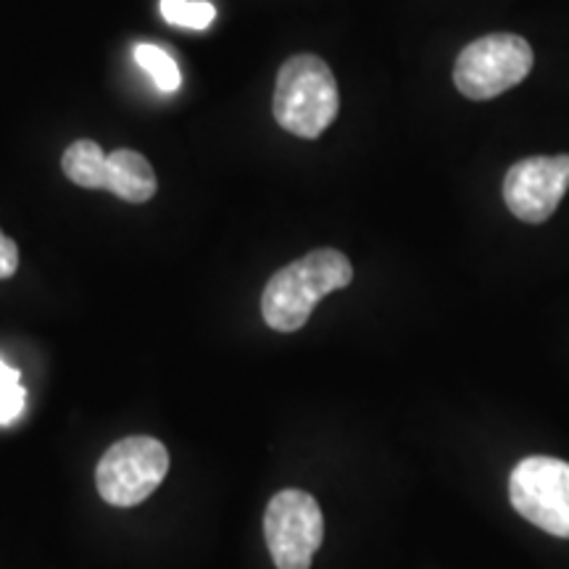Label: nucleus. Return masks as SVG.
<instances>
[{"label": "nucleus", "mask_w": 569, "mask_h": 569, "mask_svg": "<svg viewBox=\"0 0 569 569\" xmlns=\"http://www.w3.org/2000/svg\"><path fill=\"white\" fill-rule=\"evenodd\" d=\"M134 61H138L140 69H146L148 74H151V80L156 82V88H159L161 92L180 90V84H182L180 67H177V61L167 51H163V48L142 42V46L134 48Z\"/></svg>", "instance_id": "nucleus-10"}, {"label": "nucleus", "mask_w": 569, "mask_h": 569, "mask_svg": "<svg viewBox=\"0 0 569 569\" xmlns=\"http://www.w3.org/2000/svg\"><path fill=\"white\" fill-rule=\"evenodd\" d=\"M106 156L101 146L92 140H77L63 151L61 169L77 188L84 190H103V172H106Z\"/></svg>", "instance_id": "nucleus-9"}, {"label": "nucleus", "mask_w": 569, "mask_h": 569, "mask_svg": "<svg viewBox=\"0 0 569 569\" xmlns=\"http://www.w3.org/2000/svg\"><path fill=\"white\" fill-rule=\"evenodd\" d=\"M511 507L549 536L569 538V465L551 457H530L509 478Z\"/></svg>", "instance_id": "nucleus-6"}, {"label": "nucleus", "mask_w": 569, "mask_h": 569, "mask_svg": "<svg viewBox=\"0 0 569 569\" xmlns=\"http://www.w3.org/2000/svg\"><path fill=\"white\" fill-rule=\"evenodd\" d=\"M103 190L127 203H146L159 190V180H156L151 161L146 156L130 151V148H117L106 156Z\"/></svg>", "instance_id": "nucleus-8"}, {"label": "nucleus", "mask_w": 569, "mask_h": 569, "mask_svg": "<svg viewBox=\"0 0 569 569\" xmlns=\"http://www.w3.org/2000/svg\"><path fill=\"white\" fill-rule=\"evenodd\" d=\"M530 42L519 34L498 32L469 42L453 67V84L469 101H490L511 88H517L530 74Z\"/></svg>", "instance_id": "nucleus-3"}, {"label": "nucleus", "mask_w": 569, "mask_h": 569, "mask_svg": "<svg viewBox=\"0 0 569 569\" xmlns=\"http://www.w3.org/2000/svg\"><path fill=\"white\" fill-rule=\"evenodd\" d=\"M569 190V156H532L517 161L503 180V201L517 219L540 224L553 217Z\"/></svg>", "instance_id": "nucleus-7"}, {"label": "nucleus", "mask_w": 569, "mask_h": 569, "mask_svg": "<svg viewBox=\"0 0 569 569\" xmlns=\"http://www.w3.org/2000/svg\"><path fill=\"white\" fill-rule=\"evenodd\" d=\"M264 538L277 569H311L325 538V517L317 498L306 490H280L264 515Z\"/></svg>", "instance_id": "nucleus-5"}, {"label": "nucleus", "mask_w": 569, "mask_h": 569, "mask_svg": "<svg viewBox=\"0 0 569 569\" xmlns=\"http://www.w3.org/2000/svg\"><path fill=\"white\" fill-rule=\"evenodd\" d=\"M353 280V267L336 248H317L293 264L282 267L267 282L261 317L277 332H296L309 322L325 296L343 290Z\"/></svg>", "instance_id": "nucleus-1"}, {"label": "nucleus", "mask_w": 569, "mask_h": 569, "mask_svg": "<svg viewBox=\"0 0 569 569\" xmlns=\"http://www.w3.org/2000/svg\"><path fill=\"white\" fill-rule=\"evenodd\" d=\"M27 403V390L21 386V372L0 359V425H13Z\"/></svg>", "instance_id": "nucleus-12"}, {"label": "nucleus", "mask_w": 569, "mask_h": 569, "mask_svg": "<svg viewBox=\"0 0 569 569\" xmlns=\"http://www.w3.org/2000/svg\"><path fill=\"white\" fill-rule=\"evenodd\" d=\"M277 124L296 138L315 140L336 122L340 92L332 69L319 56L301 53L280 67L272 103Z\"/></svg>", "instance_id": "nucleus-2"}, {"label": "nucleus", "mask_w": 569, "mask_h": 569, "mask_svg": "<svg viewBox=\"0 0 569 569\" xmlns=\"http://www.w3.org/2000/svg\"><path fill=\"white\" fill-rule=\"evenodd\" d=\"M161 17L184 30H206L217 19V9L206 0H161Z\"/></svg>", "instance_id": "nucleus-11"}, {"label": "nucleus", "mask_w": 569, "mask_h": 569, "mask_svg": "<svg viewBox=\"0 0 569 569\" xmlns=\"http://www.w3.org/2000/svg\"><path fill=\"white\" fill-rule=\"evenodd\" d=\"M19 269V248L13 240L0 230V280H9Z\"/></svg>", "instance_id": "nucleus-13"}, {"label": "nucleus", "mask_w": 569, "mask_h": 569, "mask_svg": "<svg viewBox=\"0 0 569 569\" xmlns=\"http://www.w3.org/2000/svg\"><path fill=\"white\" fill-rule=\"evenodd\" d=\"M169 469V451L161 440L132 436L113 443L98 461V493L111 507H138L161 486Z\"/></svg>", "instance_id": "nucleus-4"}]
</instances>
